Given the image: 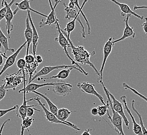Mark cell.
Listing matches in <instances>:
<instances>
[{
	"instance_id": "26",
	"label": "cell",
	"mask_w": 147,
	"mask_h": 135,
	"mask_svg": "<svg viewBox=\"0 0 147 135\" xmlns=\"http://www.w3.org/2000/svg\"><path fill=\"white\" fill-rule=\"evenodd\" d=\"M0 44L3 46V47L5 49V53L6 54L7 51H10L11 52H14L15 49L14 48H9V41L7 37L3 33V31L0 28Z\"/></svg>"
},
{
	"instance_id": "34",
	"label": "cell",
	"mask_w": 147,
	"mask_h": 135,
	"mask_svg": "<svg viewBox=\"0 0 147 135\" xmlns=\"http://www.w3.org/2000/svg\"><path fill=\"white\" fill-rule=\"evenodd\" d=\"M37 111L38 112H40V110L34 107H29L27 110V117L31 118V116H34V111Z\"/></svg>"
},
{
	"instance_id": "1",
	"label": "cell",
	"mask_w": 147,
	"mask_h": 135,
	"mask_svg": "<svg viewBox=\"0 0 147 135\" xmlns=\"http://www.w3.org/2000/svg\"><path fill=\"white\" fill-rule=\"evenodd\" d=\"M63 33L65 35V37H67L68 42L70 45V47L71 48V52L73 54L74 59L75 61L77 62H79L82 63V65H89L92 68L93 70L96 72L98 76H99V71L96 69V68L94 65L92 63H91L90 61V58L91 56L94 55L95 54V51H93L92 53H89L87 51L85 47L82 46H79L78 47H75L73 43L71 41L70 37H67L64 31L62 30Z\"/></svg>"
},
{
	"instance_id": "13",
	"label": "cell",
	"mask_w": 147,
	"mask_h": 135,
	"mask_svg": "<svg viewBox=\"0 0 147 135\" xmlns=\"http://www.w3.org/2000/svg\"><path fill=\"white\" fill-rule=\"evenodd\" d=\"M131 15H126V17L125 19L124 23L125 25V27L124 30L123 32V35L121 37H120L119 39H116L115 41H113V43L114 44H115V43L117 42H121L122 41L124 40V39L128 38L129 37H132L133 38H135V36H136V33L134 31V28L132 27H130L129 25V19L130 17H131Z\"/></svg>"
},
{
	"instance_id": "45",
	"label": "cell",
	"mask_w": 147,
	"mask_h": 135,
	"mask_svg": "<svg viewBox=\"0 0 147 135\" xmlns=\"http://www.w3.org/2000/svg\"><path fill=\"white\" fill-rule=\"evenodd\" d=\"M91 114L93 115V116H97L98 115V110L97 108H93L92 109V110L91 111Z\"/></svg>"
},
{
	"instance_id": "37",
	"label": "cell",
	"mask_w": 147,
	"mask_h": 135,
	"mask_svg": "<svg viewBox=\"0 0 147 135\" xmlns=\"http://www.w3.org/2000/svg\"><path fill=\"white\" fill-rule=\"evenodd\" d=\"M2 9H0V22L5 17L6 11H7V9L6 6L3 4V1L2 3Z\"/></svg>"
},
{
	"instance_id": "31",
	"label": "cell",
	"mask_w": 147,
	"mask_h": 135,
	"mask_svg": "<svg viewBox=\"0 0 147 135\" xmlns=\"http://www.w3.org/2000/svg\"><path fill=\"white\" fill-rule=\"evenodd\" d=\"M123 87H124L125 90H131V92H133V93L135 94L136 95H137V96H138L139 97H140L141 98L144 99V101H146L147 102V98L146 97L144 96L143 95H142L140 93H139L138 92H137L136 90H135L134 88L130 87L129 85H128L126 83H123Z\"/></svg>"
},
{
	"instance_id": "22",
	"label": "cell",
	"mask_w": 147,
	"mask_h": 135,
	"mask_svg": "<svg viewBox=\"0 0 147 135\" xmlns=\"http://www.w3.org/2000/svg\"><path fill=\"white\" fill-rule=\"evenodd\" d=\"M30 1L28 0H24L20 2V3H15V5L17 7V9L22 11H33L34 13H36L37 14L40 15L41 16H42L43 17H47L46 15L43 14L42 13H41L39 11L34 10V9H31L30 6Z\"/></svg>"
},
{
	"instance_id": "24",
	"label": "cell",
	"mask_w": 147,
	"mask_h": 135,
	"mask_svg": "<svg viewBox=\"0 0 147 135\" xmlns=\"http://www.w3.org/2000/svg\"><path fill=\"white\" fill-rule=\"evenodd\" d=\"M39 64L37 62L36 60L34 63H30V64H27L26 65L25 68L24 69V71L25 73L28 74L29 76V84L30 83L31 79L33 77V74L34 72H37V69L38 67L39 66Z\"/></svg>"
},
{
	"instance_id": "20",
	"label": "cell",
	"mask_w": 147,
	"mask_h": 135,
	"mask_svg": "<svg viewBox=\"0 0 147 135\" xmlns=\"http://www.w3.org/2000/svg\"><path fill=\"white\" fill-rule=\"evenodd\" d=\"M74 3H75V5L77 7V8L78 9V14L77 15L76 17L72 20L71 21H70L68 22V23L66 25V28L64 29V31L67 37H70V35H71V32L74 30L76 26V21L77 18L79 17V14H80V7L79 6V4H78V1H74Z\"/></svg>"
},
{
	"instance_id": "14",
	"label": "cell",
	"mask_w": 147,
	"mask_h": 135,
	"mask_svg": "<svg viewBox=\"0 0 147 135\" xmlns=\"http://www.w3.org/2000/svg\"><path fill=\"white\" fill-rule=\"evenodd\" d=\"M26 46H27V42H25L23 44L21 45L19 48H18L17 51H15V53H14L13 54H12L10 56L7 57L2 69L0 71V76H1L3 73L5 72V71H6L8 68L11 67L14 64L17 56L19 55L20 52Z\"/></svg>"
},
{
	"instance_id": "9",
	"label": "cell",
	"mask_w": 147,
	"mask_h": 135,
	"mask_svg": "<svg viewBox=\"0 0 147 135\" xmlns=\"http://www.w3.org/2000/svg\"><path fill=\"white\" fill-rule=\"evenodd\" d=\"M77 86L79 88V89L83 93H87L88 94L92 95L93 96H96L99 99L100 101L103 105H105V101L103 100V98L102 96L99 94V93L96 92L94 88V85L91 83H89L88 82H79L77 84Z\"/></svg>"
},
{
	"instance_id": "39",
	"label": "cell",
	"mask_w": 147,
	"mask_h": 135,
	"mask_svg": "<svg viewBox=\"0 0 147 135\" xmlns=\"http://www.w3.org/2000/svg\"><path fill=\"white\" fill-rule=\"evenodd\" d=\"M1 46L2 45L0 44V66L2 65L4 63V61H3V57H5L6 59L7 58V57L6 56L5 54L4 53H3L1 51Z\"/></svg>"
},
{
	"instance_id": "4",
	"label": "cell",
	"mask_w": 147,
	"mask_h": 135,
	"mask_svg": "<svg viewBox=\"0 0 147 135\" xmlns=\"http://www.w3.org/2000/svg\"><path fill=\"white\" fill-rule=\"evenodd\" d=\"M34 101H37L40 106L42 108L43 112H45V118L47 119V120L49 122H50L51 123H53V124H63V125H65L66 126L70 127L74 130H76L77 131H80L81 130L75 124H73L67 121V122H62V121L59 120L58 118H57L56 116H54L53 114H52L50 111H49L46 108L45 104H43L42 103V102L40 100V99L39 97L34 98Z\"/></svg>"
},
{
	"instance_id": "8",
	"label": "cell",
	"mask_w": 147,
	"mask_h": 135,
	"mask_svg": "<svg viewBox=\"0 0 147 135\" xmlns=\"http://www.w3.org/2000/svg\"><path fill=\"white\" fill-rule=\"evenodd\" d=\"M19 93H23L24 94L23 104L20 106L17 105V109L15 110L16 114L18 117L22 119V121L27 117V110L29 107H34L37 106L36 105H28L27 103L29 101H34V98L30 99L28 100L26 99V92L25 87L24 86L23 89L19 90Z\"/></svg>"
},
{
	"instance_id": "40",
	"label": "cell",
	"mask_w": 147,
	"mask_h": 135,
	"mask_svg": "<svg viewBox=\"0 0 147 135\" xmlns=\"http://www.w3.org/2000/svg\"><path fill=\"white\" fill-rule=\"evenodd\" d=\"M142 28H143V30L144 31V33L147 35V18H145V22L143 23L142 25Z\"/></svg>"
},
{
	"instance_id": "11",
	"label": "cell",
	"mask_w": 147,
	"mask_h": 135,
	"mask_svg": "<svg viewBox=\"0 0 147 135\" xmlns=\"http://www.w3.org/2000/svg\"><path fill=\"white\" fill-rule=\"evenodd\" d=\"M73 86L67 82L62 81L60 83L53 86V92L57 96H68L71 93Z\"/></svg>"
},
{
	"instance_id": "36",
	"label": "cell",
	"mask_w": 147,
	"mask_h": 135,
	"mask_svg": "<svg viewBox=\"0 0 147 135\" xmlns=\"http://www.w3.org/2000/svg\"><path fill=\"white\" fill-rule=\"evenodd\" d=\"M7 90H6L5 88V84L0 85V101L3 100V98L5 97L6 94Z\"/></svg>"
},
{
	"instance_id": "2",
	"label": "cell",
	"mask_w": 147,
	"mask_h": 135,
	"mask_svg": "<svg viewBox=\"0 0 147 135\" xmlns=\"http://www.w3.org/2000/svg\"><path fill=\"white\" fill-rule=\"evenodd\" d=\"M101 84L103 86L105 94L107 97L108 98V101H109V103L110 104V107L111 111L112 112L113 115H112V118L110 114H109V111L107 112L109 118L110 119L112 124H113V126L114 127L115 130L116 131L117 133L119 134V135H125L124 132V131H123V119L122 118L121 116H119V114L115 112L114 110L113 109V107H112V100L111 99L110 96L109 94V90L105 86V85L103 84V82H102Z\"/></svg>"
},
{
	"instance_id": "35",
	"label": "cell",
	"mask_w": 147,
	"mask_h": 135,
	"mask_svg": "<svg viewBox=\"0 0 147 135\" xmlns=\"http://www.w3.org/2000/svg\"><path fill=\"white\" fill-rule=\"evenodd\" d=\"M26 65V62L24 58H20L18 60L17 62V66L20 70H24Z\"/></svg>"
},
{
	"instance_id": "27",
	"label": "cell",
	"mask_w": 147,
	"mask_h": 135,
	"mask_svg": "<svg viewBox=\"0 0 147 135\" xmlns=\"http://www.w3.org/2000/svg\"><path fill=\"white\" fill-rule=\"evenodd\" d=\"M63 5L64 6V11L66 12L65 19L68 20H71V19H74L76 16L78 12L77 7L75 9H69L67 6L65 5V3H63Z\"/></svg>"
},
{
	"instance_id": "29",
	"label": "cell",
	"mask_w": 147,
	"mask_h": 135,
	"mask_svg": "<svg viewBox=\"0 0 147 135\" xmlns=\"http://www.w3.org/2000/svg\"><path fill=\"white\" fill-rule=\"evenodd\" d=\"M34 119L32 118L26 117L22 121V123L21 124V132L20 135H24V132L26 129H28L29 127L31 126V125L33 123Z\"/></svg>"
},
{
	"instance_id": "43",
	"label": "cell",
	"mask_w": 147,
	"mask_h": 135,
	"mask_svg": "<svg viewBox=\"0 0 147 135\" xmlns=\"http://www.w3.org/2000/svg\"><path fill=\"white\" fill-rule=\"evenodd\" d=\"M68 7L71 9H75L76 7L75 3H74L73 1H71V0L69 2Z\"/></svg>"
},
{
	"instance_id": "42",
	"label": "cell",
	"mask_w": 147,
	"mask_h": 135,
	"mask_svg": "<svg viewBox=\"0 0 147 135\" xmlns=\"http://www.w3.org/2000/svg\"><path fill=\"white\" fill-rule=\"evenodd\" d=\"M147 9V6H134V9L135 11L137 10V9Z\"/></svg>"
},
{
	"instance_id": "32",
	"label": "cell",
	"mask_w": 147,
	"mask_h": 135,
	"mask_svg": "<svg viewBox=\"0 0 147 135\" xmlns=\"http://www.w3.org/2000/svg\"><path fill=\"white\" fill-rule=\"evenodd\" d=\"M87 1H85L84 2V3L82 4V6L80 7V14H82V16H83V17H84V18L85 19V21H86V23H87V27H88V33L89 34H90L91 33V28H90V25H89V22H88V20L87 19V18L85 16V15L84 14V13H83V11H82V8L84 7V6H85V3H87Z\"/></svg>"
},
{
	"instance_id": "19",
	"label": "cell",
	"mask_w": 147,
	"mask_h": 135,
	"mask_svg": "<svg viewBox=\"0 0 147 135\" xmlns=\"http://www.w3.org/2000/svg\"><path fill=\"white\" fill-rule=\"evenodd\" d=\"M27 14L28 15L29 18V21H30V23L31 25V28L32 29V32H33V35H32V54L34 55V56H36V51H37V46L38 44V40H39V35L38 33V32L36 30V28L34 26V23L32 21V19L31 17V14H30V11H27Z\"/></svg>"
},
{
	"instance_id": "21",
	"label": "cell",
	"mask_w": 147,
	"mask_h": 135,
	"mask_svg": "<svg viewBox=\"0 0 147 135\" xmlns=\"http://www.w3.org/2000/svg\"><path fill=\"white\" fill-rule=\"evenodd\" d=\"M73 68H69V69H64L60 71L58 74L54 76L47 77V78H42L40 77L37 79L38 81H45L47 80H51V79H66L68 78L69 76V74L71 73V71L73 70Z\"/></svg>"
},
{
	"instance_id": "10",
	"label": "cell",
	"mask_w": 147,
	"mask_h": 135,
	"mask_svg": "<svg viewBox=\"0 0 147 135\" xmlns=\"http://www.w3.org/2000/svg\"><path fill=\"white\" fill-rule=\"evenodd\" d=\"M3 4L6 6L7 9V11L5 15L6 25L5 27L9 36V38H10V34L11 31L14 29V25L12 23V20L14 18V15L13 11H12L11 9V6L13 3L15 2V1H12L11 2L8 4L7 2L3 1Z\"/></svg>"
},
{
	"instance_id": "17",
	"label": "cell",
	"mask_w": 147,
	"mask_h": 135,
	"mask_svg": "<svg viewBox=\"0 0 147 135\" xmlns=\"http://www.w3.org/2000/svg\"><path fill=\"white\" fill-rule=\"evenodd\" d=\"M121 100L123 102V104L124 105L125 109L127 111L128 113L129 114V115L130 116V118L131 119V121H132L133 124V131H134V132L136 135H142L141 127L140 126V125L137 124V123L136 122V120L134 118V117L133 116V114L131 112L130 109H129V108L128 107L127 104V102H126V96L123 95V96H121Z\"/></svg>"
},
{
	"instance_id": "38",
	"label": "cell",
	"mask_w": 147,
	"mask_h": 135,
	"mask_svg": "<svg viewBox=\"0 0 147 135\" xmlns=\"http://www.w3.org/2000/svg\"><path fill=\"white\" fill-rule=\"evenodd\" d=\"M17 109V105L11 108H9L8 109H5V110H0V118L3 117V116H5L7 113L11 112L12 111H15Z\"/></svg>"
},
{
	"instance_id": "41",
	"label": "cell",
	"mask_w": 147,
	"mask_h": 135,
	"mask_svg": "<svg viewBox=\"0 0 147 135\" xmlns=\"http://www.w3.org/2000/svg\"><path fill=\"white\" fill-rule=\"evenodd\" d=\"M10 120H11L10 118H7V119L3 123L2 125V126H1V128H0V135H2V131H3L4 127L5 126V125L6 124H7V123H8L9 122H10Z\"/></svg>"
},
{
	"instance_id": "30",
	"label": "cell",
	"mask_w": 147,
	"mask_h": 135,
	"mask_svg": "<svg viewBox=\"0 0 147 135\" xmlns=\"http://www.w3.org/2000/svg\"><path fill=\"white\" fill-rule=\"evenodd\" d=\"M110 107V104L109 101H107V104L103 106H99L97 107L98 110V116L100 118H102L106 114V113L109 111V108Z\"/></svg>"
},
{
	"instance_id": "16",
	"label": "cell",
	"mask_w": 147,
	"mask_h": 135,
	"mask_svg": "<svg viewBox=\"0 0 147 135\" xmlns=\"http://www.w3.org/2000/svg\"><path fill=\"white\" fill-rule=\"evenodd\" d=\"M24 35L26 40V42H27V49H26V56H27L29 55L30 46L32 43V35H33L32 29L30 23V21H29V16L28 14L26 19V28L24 32Z\"/></svg>"
},
{
	"instance_id": "46",
	"label": "cell",
	"mask_w": 147,
	"mask_h": 135,
	"mask_svg": "<svg viewBox=\"0 0 147 135\" xmlns=\"http://www.w3.org/2000/svg\"><path fill=\"white\" fill-rule=\"evenodd\" d=\"M91 131H92V130L90 128L86 129L84 130V132H82V134L81 135H91L90 133Z\"/></svg>"
},
{
	"instance_id": "23",
	"label": "cell",
	"mask_w": 147,
	"mask_h": 135,
	"mask_svg": "<svg viewBox=\"0 0 147 135\" xmlns=\"http://www.w3.org/2000/svg\"><path fill=\"white\" fill-rule=\"evenodd\" d=\"M31 93H34L36 95H37V96H39L41 97L42 98L44 99L45 100L47 104L48 105L50 111L51 112L52 114H53L54 116H57V111H58V108L57 107V106H55V104L50 100V99L48 98L47 96H45V95H43L41 93H39L38 92H36V91H34L32 92Z\"/></svg>"
},
{
	"instance_id": "5",
	"label": "cell",
	"mask_w": 147,
	"mask_h": 135,
	"mask_svg": "<svg viewBox=\"0 0 147 135\" xmlns=\"http://www.w3.org/2000/svg\"><path fill=\"white\" fill-rule=\"evenodd\" d=\"M69 69V68H73L74 69L78 71L80 73H83L82 71L80 70L79 69L76 67L74 65H57L55 66H45L43 67L39 71H37L34 76L31 79L30 83H32V81H34L36 79H37L39 78H40L41 76H47L49 74L55 70L59 69Z\"/></svg>"
},
{
	"instance_id": "44",
	"label": "cell",
	"mask_w": 147,
	"mask_h": 135,
	"mask_svg": "<svg viewBox=\"0 0 147 135\" xmlns=\"http://www.w3.org/2000/svg\"><path fill=\"white\" fill-rule=\"evenodd\" d=\"M36 60L37 61V62L39 65L43 62L42 58L40 55H36Z\"/></svg>"
},
{
	"instance_id": "25",
	"label": "cell",
	"mask_w": 147,
	"mask_h": 135,
	"mask_svg": "<svg viewBox=\"0 0 147 135\" xmlns=\"http://www.w3.org/2000/svg\"><path fill=\"white\" fill-rule=\"evenodd\" d=\"M72 111L68 110L67 108H63L58 110L57 113V118L63 122H67L66 121L71 116Z\"/></svg>"
},
{
	"instance_id": "33",
	"label": "cell",
	"mask_w": 147,
	"mask_h": 135,
	"mask_svg": "<svg viewBox=\"0 0 147 135\" xmlns=\"http://www.w3.org/2000/svg\"><path fill=\"white\" fill-rule=\"evenodd\" d=\"M36 56H34L33 54H29L28 55L25 56L24 59L25 60L26 63L30 64L34 63L36 61Z\"/></svg>"
},
{
	"instance_id": "3",
	"label": "cell",
	"mask_w": 147,
	"mask_h": 135,
	"mask_svg": "<svg viewBox=\"0 0 147 135\" xmlns=\"http://www.w3.org/2000/svg\"><path fill=\"white\" fill-rule=\"evenodd\" d=\"M55 25H56V27H57V31H58V33H59V36L55 38V41H57V42H58L60 46L62 47L63 50L64 51L65 55H66V56L68 57V59L71 60L72 65H75L76 67H77L82 71L83 74H84L85 76H88V73L86 72L84 70V69H83V68L78 63H77L75 60H74V59L71 58V56L68 53L67 48V47H70V45H69V43L68 42V41L67 40V37H65V35L63 33L62 29H61L59 23V19L57 18V19H56Z\"/></svg>"
},
{
	"instance_id": "15",
	"label": "cell",
	"mask_w": 147,
	"mask_h": 135,
	"mask_svg": "<svg viewBox=\"0 0 147 135\" xmlns=\"http://www.w3.org/2000/svg\"><path fill=\"white\" fill-rule=\"evenodd\" d=\"M49 2L50 3V5L51 8V11L50 14H49L48 16H47V19L45 20V22H44L42 20V21L40 23L39 27L40 28H42L43 26L46 25H51L53 23H56V19H57V17H56V14H55V9L57 7V6L59 4V3L61 2V1H55V5L54 6H53L52 3H51V1H49Z\"/></svg>"
},
{
	"instance_id": "18",
	"label": "cell",
	"mask_w": 147,
	"mask_h": 135,
	"mask_svg": "<svg viewBox=\"0 0 147 135\" xmlns=\"http://www.w3.org/2000/svg\"><path fill=\"white\" fill-rule=\"evenodd\" d=\"M111 1L113 3H115L117 5H118L121 9V16L122 17H124L126 15H133L135 17H137L139 19L142 20L144 18V16H140L139 15L136 14L135 12L133 11L131 9H130L129 6L127 5L126 4H124V3H121L116 1H114V0H111Z\"/></svg>"
},
{
	"instance_id": "7",
	"label": "cell",
	"mask_w": 147,
	"mask_h": 135,
	"mask_svg": "<svg viewBox=\"0 0 147 135\" xmlns=\"http://www.w3.org/2000/svg\"><path fill=\"white\" fill-rule=\"evenodd\" d=\"M113 37H110L106 42L103 47V59L101 67L99 71V78L97 80V82L100 84L103 82V73L105 69V65L108 57L110 56L111 53L112 51L113 46L114 45L113 43Z\"/></svg>"
},
{
	"instance_id": "28",
	"label": "cell",
	"mask_w": 147,
	"mask_h": 135,
	"mask_svg": "<svg viewBox=\"0 0 147 135\" xmlns=\"http://www.w3.org/2000/svg\"><path fill=\"white\" fill-rule=\"evenodd\" d=\"M135 100H133L131 101V108L133 111L136 113V114H137V116H138L139 119V122H140V126L142 128V135H147V130L146 128V127L144 126V122H143V120H142V116L141 114L138 112V111L136 110V108H135Z\"/></svg>"
},
{
	"instance_id": "6",
	"label": "cell",
	"mask_w": 147,
	"mask_h": 135,
	"mask_svg": "<svg viewBox=\"0 0 147 135\" xmlns=\"http://www.w3.org/2000/svg\"><path fill=\"white\" fill-rule=\"evenodd\" d=\"M22 82H23V70H20L17 72L6 77L4 80L5 88L7 90L9 89L15 90Z\"/></svg>"
},
{
	"instance_id": "12",
	"label": "cell",
	"mask_w": 147,
	"mask_h": 135,
	"mask_svg": "<svg viewBox=\"0 0 147 135\" xmlns=\"http://www.w3.org/2000/svg\"><path fill=\"white\" fill-rule=\"evenodd\" d=\"M109 94L110 96L112 102V107L114 111L117 113L119 116H122V118L123 119V121L124 122L126 126L128 128H129V122L128 121L127 117L125 114L124 111L123 109V107L122 105V103H121L119 101H118L113 94L109 91Z\"/></svg>"
}]
</instances>
